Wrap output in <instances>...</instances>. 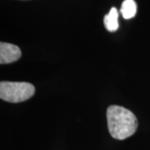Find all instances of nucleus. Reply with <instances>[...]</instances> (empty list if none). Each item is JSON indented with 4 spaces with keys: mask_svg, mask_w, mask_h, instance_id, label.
<instances>
[{
    "mask_svg": "<svg viewBox=\"0 0 150 150\" xmlns=\"http://www.w3.org/2000/svg\"><path fill=\"white\" fill-rule=\"evenodd\" d=\"M108 129L113 139L123 140L131 137L138 129V119L125 108L111 105L107 110Z\"/></svg>",
    "mask_w": 150,
    "mask_h": 150,
    "instance_id": "f257e3e1",
    "label": "nucleus"
},
{
    "mask_svg": "<svg viewBox=\"0 0 150 150\" xmlns=\"http://www.w3.org/2000/svg\"><path fill=\"white\" fill-rule=\"evenodd\" d=\"M35 88L27 82H7L0 83V98L8 103L24 102L33 96Z\"/></svg>",
    "mask_w": 150,
    "mask_h": 150,
    "instance_id": "f03ea898",
    "label": "nucleus"
},
{
    "mask_svg": "<svg viewBox=\"0 0 150 150\" xmlns=\"http://www.w3.org/2000/svg\"><path fill=\"white\" fill-rule=\"evenodd\" d=\"M21 50L18 46L8 43H0V64H8L21 58Z\"/></svg>",
    "mask_w": 150,
    "mask_h": 150,
    "instance_id": "7ed1b4c3",
    "label": "nucleus"
},
{
    "mask_svg": "<svg viewBox=\"0 0 150 150\" xmlns=\"http://www.w3.org/2000/svg\"><path fill=\"white\" fill-rule=\"evenodd\" d=\"M118 12L116 8H112L103 18L105 28L109 32H115L118 28Z\"/></svg>",
    "mask_w": 150,
    "mask_h": 150,
    "instance_id": "20e7f679",
    "label": "nucleus"
},
{
    "mask_svg": "<svg viewBox=\"0 0 150 150\" xmlns=\"http://www.w3.org/2000/svg\"><path fill=\"white\" fill-rule=\"evenodd\" d=\"M120 12L125 19L134 18L137 13V4L134 0H124L121 5Z\"/></svg>",
    "mask_w": 150,
    "mask_h": 150,
    "instance_id": "39448f33",
    "label": "nucleus"
}]
</instances>
